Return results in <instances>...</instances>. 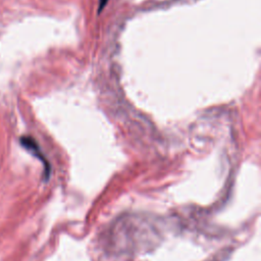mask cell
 <instances>
[{
  "label": "cell",
  "instance_id": "obj_1",
  "mask_svg": "<svg viewBox=\"0 0 261 261\" xmlns=\"http://www.w3.org/2000/svg\"><path fill=\"white\" fill-rule=\"evenodd\" d=\"M20 144L21 146L28 150L31 154H33L35 157H37L39 160H41L45 166V169H46V172L48 173L49 171V165H48V162L46 161V158L45 156L43 155L38 143L36 142V140L30 136H23L20 138Z\"/></svg>",
  "mask_w": 261,
  "mask_h": 261
},
{
  "label": "cell",
  "instance_id": "obj_2",
  "mask_svg": "<svg viewBox=\"0 0 261 261\" xmlns=\"http://www.w3.org/2000/svg\"><path fill=\"white\" fill-rule=\"evenodd\" d=\"M108 0H99V8H98V12H101V10L104 8V6L107 4Z\"/></svg>",
  "mask_w": 261,
  "mask_h": 261
}]
</instances>
